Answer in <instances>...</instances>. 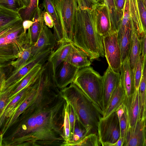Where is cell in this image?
Here are the masks:
<instances>
[{"mask_svg":"<svg viewBox=\"0 0 146 146\" xmlns=\"http://www.w3.org/2000/svg\"><path fill=\"white\" fill-rule=\"evenodd\" d=\"M67 102L53 74L42 73L37 94L16 120L0 135V146H65Z\"/></svg>","mask_w":146,"mask_h":146,"instance_id":"6da1fadb","label":"cell"},{"mask_svg":"<svg viewBox=\"0 0 146 146\" xmlns=\"http://www.w3.org/2000/svg\"><path fill=\"white\" fill-rule=\"evenodd\" d=\"M78 1L72 43L90 60L104 57L102 37L96 29L92 7L84 0Z\"/></svg>","mask_w":146,"mask_h":146,"instance_id":"7a4b0ae2","label":"cell"},{"mask_svg":"<svg viewBox=\"0 0 146 146\" xmlns=\"http://www.w3.org/2000/svg\"><path fill=\"white\" fill-rule=\"evenodd\" d=\"M60 90L67 102L72 106L77 119L86 128L88 134L98 135V123L102 115L94 102L73 82Z\"/></svg>","mask_w":146,"mask_h":146,"instance_id":"3957f363","label":"cell"},{"mask_svg":"<svg viewBox=\"0 0 146 146\" xmlns=\"http://www.w3.org/2000/svg\"><path fill=\"white\" fill-rule=\"evenodd\" d=\"M23 21L0 31V68L10 65L29 44L27 32H24Z\"/></svg>","mask_w":146,"mask_h":146,"instance_id":"277c9868","label":"cell"},{"mask_svg":"<svg viewBox=\"0 0 146 146\" xmlns=\"http://www.w3.org/2000/svg\"><path fill=\"white\" fill-rule=\"evenodd\" d=\"M73 82L94 102L103 117V76L89 66L79 69Z\"/></svg>","mask_w":146,"mask_h":146,"instance_id":"5b68a950","label":"cell"},{"mask_svg":"<svg viewBox=\"0 0 146 146\" xmlns=\"http://www.w3.org/2000/svg\"><path fill=\"white\" fill-rule=\"evenodd\" d=\"M60 23L63 42H72L78 7V0H52Z\"/></svg>","mask_w":146,"mask_h":146,"instance_id":"8992f818","label":"cell"},{"mask_svg":"<svg viewBox=\"0 0 146 146\" xmlns=\"http://www.w3.org/2000/svg\"><path fill=\"white\" fill-rule=\"evenodd\" d=\"M98 135L103 146H112L121 136L119 120L116 111L107 117H102L98 127Z\"/></svg>","mask_w":146,"mask_h":146,"instance_id":"52a82bcc","label":"cell"},{"mask_svg":"<svg viewBox=\"0 0 146 146\" xmlns=\"http://www.w3.org/2000/svg\"><path fill=\"white\" fill-rule=\"evenodd\" d=\"M53 49H49L40 52L32 56L27 62L18 69L12 71L6 78L0 91L7 88L16 85L35 67L40 64H44Z\"/></svg>","mask_w":146,"mask_h":146,"instance_id":"ba28073f","label":"cell"},{"mask_svg":"<svg viewBox=\"0 0 146 146\" xmlns=\"http://www.w3.org/2000/svg\"><path fill=\"white\" fill-rule=\"evenodd\" d=\"M102 37L105 56L108 66L114 71L120 73L122 62L117 31H110Z\"/></svg>","mask_w":146,"mask_h":146,"instance_id":"9c48e42d","label":"cell"},{"mask_svg":"<svg viewBox=\"0 0 146 146\" xmlns=\"http://www.w3.org/2000/svg\"><path fill=\"white\" fill-rule=\"evenodd\" d=\"M45 63L37 65L16 85L0 92V102L6 105L20 91L36 80L42 72Z\"/></svg>","mask_w":146,"mask_h":146,"instance_id":"30bf717a","label":"cell"},{"mask_svg":"<svg viewBox=\"0 0 146 146\" xmlns=\"http://www.w3.org/2000/svg\"><path fill=\"white\" fill-rule=\"evenodd\" d=\"M146 119L141 118L133 126L128 125L123 146H146Z\"/></svg>","mask_w":146,"mask_h":146,"instance_id":"8fae6325","label":"cell"},{"mask_svg":"<svg viewBox=\"0 0 146 146\" xmlns=\"http://www.w3.org/2000/svg\"><path fill=\"white\" fill-rule=\"evenodd\" d=\"M131 19L139 37L146 32V8L142 0H129Z\"/></svg>","mask_w":146,"mask_h":146,"instance_id":"7c38bea8","label":"cell"},{"mask_svg":"<svg viewBox=\"0 0 146 146\" xmlns=\"http://www.w3.org/2000/svg\"><path fill=\"white\" fill-rule=\"evenodd\" d=\"M95 23L97 31L103 36L111 30L108 8L104 3L92 7Z\"/></svg>","mask_w":146,"mask_h":146,"instance_id":"4fadbf2b","label":"cell"},{"mask_svg":"<svg viewBox=\"0 0 146 146\" xmlns=\"http://www.w3.org/2000/svg\"><path fill=\"white\" fill-rule=\"evenodd\" d=\"M79 69L67 62L61 63L53 76L57 87L61 90L73 83Z\"/></svg>","mask_w":146,"mask_h":146,"instance_id":"5bb4252c","label":"cell"},{"mask_svg":"<svg viewBox=\"0 0 146 146\" xmlns=\"http://www.w3.org/2000/svg\"><path fill=\"white\" fill-rule=\"evenodd\" d=\"M120 80V73L114 71L108 66L103 76L104 113L108 105L112 93Z\"/></svg>","mask_w":146,"mask_h":146,"instance_id":"9a60e30c","label":"cell"},{"mask_svg":"<svg viewBox=\"0 0 146 146\" xmlns=\"http://www.w3.org/2000/svg\"><path fill=\"white\" fill-rule=\"evenodd\" d=\"M41 74L36 81L31 92L21 105L0 123V133L6 130L16 120L21 114L33 101L39 88Z\"/></svg>","mask_w":146,"mask_h":146,"instance_id":"2e32d148","label":"cell"},{"mask_svg":"<svg viewBox=\"0 0 146 146\" xmlns=\"http://www.w3.org/2000/svg\"><path fill=\"white\" fill-rule=\"evenodd\" d=\"M123 103L127 114L128 125L132 126L141 118V109L139 89H135L129 97L126 96Z\"/></svg>","mask_w":146,"mask_h":146,"instance_id":"e0dca14e","label":"cell"},{"mask_svg":"<svg viewBox=\"0 0 146 146\" xmlns=\"http://www.w3.org/2000/svg\"><path fill=\"white\" fill-rule=\"evenodd\" d=\"M58 42L50 28L45 24L38 40L34 45L31 46V56L49 49H54Z\"/></svg>","mask_w":146,"mask_h":146,"instance_id":"ac0fdd59","label":"cell"},{"mask_svg":"<svg viewBox=\"0 0 146 146\" xmlns=\"http://www.w3.org/2000/svg\"><path fill=\"white\" fill-rule=\"evenodd\" d=\"M73 46L72 43L64 42L58 44L53 49L47 60L52 64L53 76L60 65L66 61L72 50Z\"/></svg>","mask_w":146,"mask_h":146,"instance_id":"d6986e66","label":"cell"},{"mask_svg":"<svg viewBox=\"0 0 146 146\" xmlns=\"http://www.w3.org/2000/svg\"><path fill=\"white\" fill-rule=\"evenodd\" d=\"M44 12L39 7L34 13L32 19L34 23L27 33L29 43L31 46L36 43L43 29L44 24Z\"/></svg>","mask_w":146,"mask_h":146,"instance_id":"ffe728a7","label":"cell"},{"mask_svg":"<svg viewBox=\"0 0 146 146\" xmlns=\"http://www.w3.org/2000/svg\"><path fill=\"white\" fill-rule=\"evenodd\" d=\"M125 97V93L120 79L119 83L111 94L102 117L105 118L116 111L123 103Z\"/></svg>","mask_w":146,"mask_h":146,"instance_id":"44dd1931","label":"cell"},{"mask_svg":"<svg viewBox=\"0 0 146 146\" xmlns=\"http://www.w3.org/2000/svg\"><path fill=\"white\" fill-rule=\"evenodd\" d=\"M120 79L125 93L126 96L129 97L135 88L133 72L130 65L128 56L122 63Z\"/></svg>","mask_w":146,"mask_h":146,"instance_id":"7402d4cb","label":"cell"},{"mask_svg":"<svg viewBox=\"0 0 146 146\" xmlns=\"http://www.w3.org/2000/svg\"><path fill=\"white\" fill-rule=\"evenodd\" d=\"M23 21L19 12L0 5V31Z\"/></svg>","mask_w":146,"mask_h":146,"instance_id":"603a6c76","label":"cell"},{"mask_svg":"<svg viewBox=\"0 0 146 146\" xmlns=\"http://www.w3.org/2000/svg\"><path fill=\"white\" fill-rule=\"evenodd\" d=\"M44 9L51 16L53 21V34L58 43L63 42V36L60 21L52 0H42Z\"/></svg>","mask_w":146,"mask_h":146,"instance_id":"cb8c5ba5","label":"cell"},{"mask_svg":"<svg viewBox=\"0 0 146 146\" xmlns=\"http://www.w3.org/2000/svg\"><path fill=\"white\" fill-rule=\"evenodd\" d=\"M90 60L84 52L73 45L72 50L66 62L80 69L89 66Z\"/></svg>","mask_w":146,"mask_h":146,"instance_id":"d4e9b609","label":"cell"},{"mask_svg":"<svg viewBox=\"0 0 146 146\" xmlns=\"http://www.w3.org/2000/svg\"><path fill=\"white\" fill-rule=\"evenodd\" d=\"M133 23L132 42L130 53L128 56L130 66L133 70L138 59L141 54V40Z\"/></svg>","mask_w":146,"mask_h":146,"instance_id":"484cf974","label":"cell"},{"mask_svg":"<svg viewBox=\"0 0 146 146\" xmlns=\"http://www.w3.org/2000/svg\"><path fill=\"white\" fill-rule=\"evenodd\" d=\"M133 23L127 28L122 38L118 40L122 63L129 54L132 42Z\"/></svg>","mask_w":146,"mask_h":146,"instance_id":"4316f807","label":"cell"},{"mask_svg":"<svg viewBox=\"0 0 146 146\" xmlns=\"http://www.w3.org/2000/svg\"><path fill=\"white\" fill-rule=\"evenodd\" d=\"M132 24L129 10V0H125L122 19L117 30L118 40L122 38L127 29L131 27Z\"/></svg>","mask_w":146,"mask_h":146,"instance_id":"83f0119b","label":"cell"},{"mask_svg":"<svg viewBox=\"0 0 146 146\" xmlns=\"http://www.w3.org/2000/svg\"><path fill=\"white\" fill-rule=\"evenodd\" d=\"M88 135L86 128L77 119L75 123L73 133L70 139L66 142L65 146H73Z\"/></svg>","mask_w":146,"mask_h":146,"instance_id":"f1b7e54d","label":"cell"},{"mask_svg":"<svg viewBox=\"0 0 146 146\" xmlns=\"http://www.w3.org/2000/svg\"><path fill=\"white\" fill-rule=\"evenodd\" d=\"M31 45L27 44L19 53L18 58L11 63L12 71L19 69L25 64L31 57Z\"/></svg>","mask_w":146,"mask_h":146,"instance_id":"f546056e","label":"cell"},{"mask_svg":"<svg viewBox=\"0 0 146 146\" xmlns=\"http://www.w3.org/2000/svg\"><path fill=\"white\" fill-rule=\"evenodd\" d=\"M143 67V60L141 54L133 70L135 89H139L142 76Z\"/></svg>","mask_w":146,"mask_h":146,"instance_id":"4dcf8cb0","label":"cell"},{"mask_svg":"<svg viewBox=\"0 0 146 146\" xmlns=\"http://www.w3.org/2000/svg\"><path fill=\"white\" fill-rule=\"evenodd\" d=\"M104 2L108 8L111 24V30L117 31L116 9L114 0H103Z\"/></svg>","mask_w":146,"mask_h":146,"instance_id":"1f68e13d","label":"cell"},{"mask_svg":"<svg viewBox=\"0 0 146 146\" xmlns=\"http://www.w3.org/2000/svg\"><path fill=\"white\" fill-rule=\"evenodd\" d=\"M102 145L98 135L95 133L90 134L73 146H99Z\"/></svg>","mask_w":146,"mask_h":146,"instance_id":"d6a6232c","label":"cell"},{"mask_svg":"<svg viewBox=\"0 0 146 146\" xmlns=\"http://www.w3.org/2000/svg\"><path fill=\"white\" fill-rule=\"evenodd\" d=\"M39 0H30L29 6L23 10L21 14L23 20H32L34 14L39 7Z\"/></svg>","mask_w":146,"mask_h":146,"instance_id":"836d02e7","label":"cell"},{"mask_svg":"<svg viewBox=\"0 0 146 146\" xmlns=\"http://www.w3.org/2000/svg\"><path fill=\"white\" fill-rule=\"evenodd\" d=\"M0 5L19 12L26 8L22 0H0Z\"/></svg>","mask_w":146,"mask_h":146,"instance_id":"e575fe53","label":"cell"},{"mask_svg":"<svg viewBox=\"0 0 146 146\" xmlns=\"http://www.w3.org/2000/svg\"><path fill=\"white\" fill-rule=\"evenodd\" d=\"M114 1L116 9L117 23L118 28L122 19L125 0Z\"/></svg>","mask_w":146,"mask_h":146,"instance_id":"d590c367","label":"cell"},{"mask_svg":"<svg viewBox=\"0 0 146 146\" xmlns=\"http://www.w3.org/2000/svg\"><path fill=\"white\" fill-rule=\"evenodd\" d=\"M124 111L121 118L119 119L121 132V136L124 139L127 131L128 122V116L125 106L123 103Z\"/></svg>","mask_w":146,"mask_h":146,"instance_id":"8d00e7d4","label":"cell"},{"mask_svg":"<svg viewBox=\"0 0 146 146\" xmlns=\"http://www.w3.org/2000/svg\"><path fill=\"white\" fill-rule=\"evenodd\" d=\"M64 137L66 143L70 139L71 137L70 125L66 106L65 109L64 118Z\"/></svg>","mask_w":146,"mask_h":146,"instance_id":"74e56055","label":"cell"},{"mask_svg":"<svg viewBox=\"0 0 146 146\" xmlns=\"http://www.w3.org/2000/svg\"><path fill=\"white\" fill-rule=\"evenodd\" d=\"M67 104L66 108L68 113L70 125L71 138L74 133L75 123L77 118L72 106L67 102Z\"/></svg>","mask_w":146,"mask_h":146,"instance_id":"f35d334b","label":"cell"},{"mask_svg":"<svg viewBox=\"0 0 146 146\" xmlns=\"http://www.w3.org/2000/svg\"><path fill=\"white\" fill-rule=\"evenodd\" d=\"M139 37L141 44V54L143 59V66L146 59V32L143 33Z\"/></svg>","mask_w":146,"mask_h":146,"instance_id":"ab89813d","label":"cell"},{"mask_svg":"<svg viewBox=\"0 0 146 146\" xmlns=\"http://www.w3.org/2000/svg\"><path fill=\"white\" fill-rule=\"evenodd\" d=\"M44 19L45 24L46 26L50 28L53 27L54 24L52 19L46 11L44 12Z\"/></svg>","mask_w":146,"mask_h":146,"instance_id":"60d3db41","label":"cell"},{"mask_svg":"<svg viewBox=\"0 0 146 146\" xmlns=\"http://www.w3.org/2000/svg\"><path fill=\"white\" fill-rule=\"evenodd\" d=\"M34 21L31 20H25L23 21V25L25 32L27 33V30H28L31 27Z\"/></svg>","mask_w":146,"mask_h":146,"instance_id":"b9f144b4","label":"cell"},{"mask_svg":"<svg viewBox=\"0 0 146 146\" xmlns=\"http://www.w3.org/2000/svg\"><path fill=\"white\" fill-rule=\"evenodd\" d=\"M85 1L92 6L99 3H104L103 0H85Z\"/></svg>","mask_w":146,"mask_h":146,"instance_id":"7bdbcfd3","label":"cell"},{"mask_svg":"<svg viewBox=\"0 0 146 146\" xmlns=\"http://www.w3.org/2000/svg\"><path fill=\"white\" fill-rule=\"evenodd\" d=\"M124 141V139L120 136L117 142L113 144L112 146H123Z\"/></svg>","mask_w":146,"mask_h":146,"instance_id":"ee69618b","label":"cell"},{"mask_svg":"<svg viewBox=\"0 0 146 146\" xmlns=\"http://www.w3.org/2000/svg\"><path fill=\"white\" fill-rule=\"evenodd\" d=\"M145 117H146V91H145V102L144 110L143 115L141 117V118H145Z\"/></svg>","mask_w":146,"mask_h":146,"instance_id":"f6af8a7d","label":"cell"},{"mask_svg":"<svg viewBox=\"0 0 146 146\" xmlns=\"http://www.w3.org/2000/svg\"><path fill=\"white\" fill-rule=\"evenodd\" d=\"M22 1L26 8L29 6L30 3V0H22Z\"/></svg>","mask_w":146,"mask_h":146,"instance_id":"bcb514c9","label":"cell"},{"mask_svg":"<svg viewBox=\"0 0 146 146\" xmlns=\"http://www.w3.org/2000/svg\"><path fill=\"white\" fill-rule=\"evenodd\" d=\"M146 8V0H142Z\"/></svg>","mask_w":146,"mask_h":146,"instance_id":"7dc6e473","label":"cell"},{"mask_svg":"<svg viewBox=\"0 0 146 146\" xmlns=\"http://www.w3.org/2000/svg\"></svg>","mask_w":146,"mask_h":146,"instance_id":"c3c4849f","label":"cell"}]
</instances>
